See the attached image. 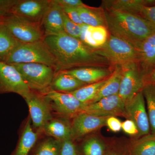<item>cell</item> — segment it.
I'll return each mask as SVG.
<instances>
[{
    "instance_id": "6da1fadb",
    "label": "cell",
    "mask_w": 155,
    "mask_h": 155,
    "mask_svg": "<svg viewBox=\"0 0 155 155\" xmlns=\"http://www.w3.org/2000/svg\"><path fill=\"white\" fill-rule=\"evenodd\" d=\"M55 58L58 71L84 67H113L96 49L64 33L44 39Z\"/></svg>"
},
{
    "instance_id": "7a4b0ae2",
    "label": "cell",
    "mask_w": 155,
    "mask_h": 155,
    "mask_svg": "<svg viewBox=\"0 0 155 155\" xmlns=\"http://www.w3.org/2000/svg\"><path fill=\"white\" fill-rule=\"evenodd\" d=\"M105 11L110 34L127 42L136 50L155 32V26L140 15L108 9Z\"/></svg>"
},
{
    "instance_id": "3957f363",
    "label": "cell",
    "mask_w": 155,
    "mask_h": 155,
    "mask_svg": "<svg viewBox=\"0 0 155 155\" xmlns=\"http://www.w3.org/2000/svg\"><path fill=\"white\" fill-rule=\"evenodd\" d=\"M6 63L9 64L38 63L54 67L58 72L57 61L44 40L22 43L15 49Z\"/></svg>"
},
{
    "instance_id": "277c9868",
    "label": "cell",
    "mask_w": 155,
    "mask_h": 155,
    "mask_svg": "<svg viewBox=\"0 0 155 155\" xmlns=\"http://www.w3.org/2000/svg\"><path fill=\"white\" fill-rule=\"evenodd\" d=\"M11 65L18 70L31 90L42 94L51 90V84L57 72L55 68L38 63Z\"/></svg>"
},
{
    "instance_id": "5b68a950",
    "label": "cell",
    "mask_w": 155,
    "mask_h": 155,
    "mask_svg": "<svg viewBox=\"0 0 155 155\" xmlns=\"http://www.w3.org/2000/svg\"><path fill=\"white\" fill-rule=\"evenodd\" d=\"M100 54L107 60L111 66L122 67L137 64V51L129 43L110 34L104 45L96 49Z\"/></svg>"
},
{
    "instance_id": "8992f818",
    "label": "cell",
    "mask_w": 155,
    "mask_h": 155,
    "mask_svg": "<svg viewBox=\"0 0 155 155\" xmlns=\"http://www.w3.org/2000/svg\"><path fill=\"white\" fill-rule=\"evenodd\" d=\"M43 94L54 117L71 119L80 113L85 106L69 93L50 90Z\"/></svg>"
},
{
    "instance_id": "52a82bcc",
    "label": "cell",
    "mask_w": 155,
    "mask_h": 155,
    "mask_svg": "<svg viewBox=\"0 0 155 155\" xmlns=\"http://www.w3.org/2000/svg\"><path fill=\"white\" fill-rule=\"evenodd\" d=\"M3 25L22 43L33 42L45 38L41 24L29 22L15 15L4 17Z\"/></svg>"
},
{
    "instance_id": "ba28073f",
    "label": "cell",
    "mask_w": 155,
    "mask_h": 155,
    "mask_svg": "<svg viewBox=\"0 0 155 155\" xmlns=\"http://www.w3.org/2000/svg\"><path fill=\"white\" fill-rule=\"evenodd\" d=\"M122 78L118 94L126 104L142 91L147 82V79L140 70L137 64H130L122 67Z\"/></svg>"
},
{
    "instance_id": "9c48e42d",
    "label": "cell",
    "mask_w": 155,
    "mask_h": 155,
    "mask_svg": "<svg viewBox=\"0 0 155 155\" xmlns=\"http://www.w3.org/2000/svg\"><path fill=\"white\" fill-rule=\"evenodd\" d=\"M125 118L133 121L138 130L137 139L150 134V126L142 91L125 104Z\"/></svg>"
},
{
    "instance_id": "30bf717a",
    "label": "cell",
    "mask_w": 155,
    "mask_h": 155,
    "mask_svg": "<svg viewBox=\"0 0 155 155\" xmlns=\"http://www.w3.org/2000/svg\"><path fill=\"white\" fill-rule=\"evenodd\" d=\"M31 91L15 67L0 62V94L14 93L25 99Z\"/></svg>"
},
{
    "instance_id": "8fae6325",
    "label": "cell",
    "mask_w": 155,
    "mask_h": 155,
    "mask_svg": "<svg viewBox=\"0 0 155 155\" xmlns=\"http://www.w3.org/2000/svg\"><path fill=\"white\" fill-rule=\"evenodd\" d=\"M25 100L29 109L34 129L42 133L45 125L53 117L47 101L43 94L32 91Z\"/></svg>"
},
{
    "instance_id": "7c38bea8",
    "label": "cell",
    "mask_w": 155,
    "mask_h": 155,
    "mask_svg": "<svg viewBox=\"0 0 155 155\" xmlns=\"http://www.w3.org/2000/svg\"><path fill=\"white\" fill-rule=\"evenodd\" d=\"M109 117L99 116L85 113H79L71 119L72 140L76 142L106 126Z\"/></svg>"
},
{
    "instance_id": "4fadbf2b",
    "label": "cell",
    "mask_w": 155,
    "mask_h": 155,
    "mask_svg": "<svg viewBox=\"0 0 155 155\" xmlns=\"http://www.w3.org/2000/svg\"><path fill=\"white\" fill-rule=\"evenodd\" d=\"M51 3V0H17L11 9L10 15L41 25Z\"/></svg>"
},
{
    "instance_id": "5bb4252c",
    "label": "cell",
    "mask_w": 155,
    "mask_h": 155,
    "mask_svg": "<svg viewBox=\"0 0 155 155\" xmlns=\"http://www.w3.org/2000/svg\"><path fill=\"white\" fill-rule=\"evenodd\" d=\"M125 104L116 94L103 98L97 102L84 106L81 112L99 116L125 118Z\"/></svg>"
},
{
    "instance_id": "9a60e30c",
    "label": "cell",
    "mask_w": 155,
    "mask_h": 155,
    "mask_svg": "<svg viewBox=\"0 0 155 155\" xmlns=\"http://www.w3.org/2000/svg\"><path fill=\"white\" fill-rule=\"evenodd\" d=\"M137 51V66L147 81L155 69V32L142 42Z\"/></svg>"
},
{
    "instance_id": "2e32d148",
    "label": "cell",
    "mask_w": 155,
    "mask_h": 155,
    "mask_svg": "<svg viewBox=\"0 0 155 155\" xmlns=\"http://www.w3.org/2000/svg\"><path fill=\"white\" fill-rule=\"evenodd\" d=\"M62 12V8L55 2L54 0H51L49 7L46 12L41 23L45 37L65 32Z\"/></svg>"
},
{
    "instance_id": "e0dca14e",
    "label": "cell",
    "mask_w": 155,
    "mask_h": 155,
    "mask_svg": "<svg viewBox=\"0 0 155 155\" xmlns=\"http://www.w3.org/2000/svg\"><path fill=\"white\" fill-rule=\"evenodd\" d=\"M114 67H84L63 70L87 84L96 83L110 76Z\"/></svg>"
},
{
    "instance_id": "ac0fdd59",
    "label": "cell",
    "mask_w": 155,
    "mask_h": 155,
    "mask_svg": "<svg viewBox=\"0 0 155 155\" xmlns=\"http://www.w3.org/2000/svg\"><path fill=\"white\" fill-rule=\"evenodd\" d=\"M42 134L34 129L29 115L22 126L17 147L11 155H30Z\"/></svg>"
},
{
    "instance_id": "d6986e66",
    "label": "cell",
    "mask_w": 155,
    "mask_h": 155,
    "mask_svg": "<svg viewBox=\"0 0 155 155\" xmlns=\"http://www.w3.org/2000/svg\"><path fill=\"white\" fill-rule=\"evenodd\" d=\"M42 131L43 134L61 141L72 139L71 119L53 116L45 125Z\"/></svg>"
},
{
    "instance_id": "ffe728a7",
    "label": "cell",
    "mask_w": 155,
    "mask_h": 155,
    "mask_svg": "<svg viewBox=\"0 0 155 155\" xmlns=\"http://www.w3.org/2000/svg\"><path fill=\"white\" fill-rule=\"evenodd\" d=\"M80 40L93 48L98 49L105 45L110 33L104 26H91L84 24L81 26Z\"/></svg>"
},
{
    "instance_id": "44dd1931",
    "label": "cell",
    "mask_w": 155,
    "mask_h": 155,
    "mask_svg": "<svg viewBox=\"0 0 155 155\" xmlns=\"http://www.w3.org/2000/svg\"><path fill=\"white\" fill-rule=\"evenodd\" d=\"M155 6V0H106L102 1L104 9L127 12L139 15L143 7Z\"/></svg>"
},
{
    "instance_id": "7402d4cb",
    "label": "cell",
    "mask_w": 155,
    "mask_h": 155,
    "mask_svg": "<svg viewBox=\"0 0 155 155\" xmlns=\"http://www.w3.org/2000/svg\"><path fill=\"white\" fill-rule=\"evenodd\" d=\"M108 138H106L100 130L90 134L81 140L79 146L82 155H105Z\"/></svg>"
},
{
    "instance_id": "603a6c76",
    "label": "cell",
    "mask_w": 155,
    "mask_h": 155,
    "mask_svg": "<svg viewBox=\"0 0 155 155\" xmlns=\"http://www.w3.org/2000/svg\"><path fill=\"white\" fill-rule=\"evenodd\" d=\"M81 21L91 26H104L107 28L105 9L102 7H90L84 5L76 8Z\"/></svg>"
},
{
    "instance_id": "cb8c5ba5",
    "label": "cell",
    "mask_w": 155,
    "mask_h": 155,
    "mask_svg": "<svg viewBox=\"0 0 155 155\" xmlns=\"http://www.w3.org/2000/svg\"><path fill=\"white\" fill-rule=\"evenodd\" d=\"M86 84L64 71H59L56 72L54 76L50 89L60 92L69 93L76 90Z\"/></svg>"
},
{
    "instance_id": "d4e9b609",
    "label": "cell",
    "mask_w": 155,
    "mask_h": 155,
    "mask_svg": "<svg viewBox=\"0 0 155 155\" xmlns=\"http://www.w3.org/2000/svg\"><path fill=\"white\" fill-rule=\"evenodd\" d=\"M122 72L123 69L122 67L115 66L112 75L108 78L105 83L100 89L89 104L97 102L103 98L118 94L122 80Z\"/></svg>"
},
{
    "instance_id": "484cf974",
    "label": "cell",
    "mask_w": 155,
    "mask_h": 155,
    "mask_svg": "<svg viewBox=\"0 0 155 155\" xmlns=\"http://www.w3.org/2000/svg\"><path fill=\"white\" fill-rule=\"evenodd\" d=\"M44 135L43 138L40 137L30 155H61L63 142Z\"/></svg>"
},
{
    "instance_id": "4316f807",
    "label": "cell",
    "mask_w": 155,
    "mask_h": 155,
    "mask_svg": "<svg viewBox=\"0 0 155 155\" xmlns=\"http://www.w3.org/2000/svg\"><path fill=\"white\" fill-rule=\"evenodd\" d=\"M22 43L11 34L5 25L1 26L0 27V62L6 63L13 52Z\"/></svg>"
},
{
    "instance_id": "83f0119b",
    "label": "cell",
    "mask_w": 155,
    "mask_h": 155,
    "mask_svg": "<svg viewBox=\"0 0 155 155\" xmlns=\"http://www.w3.org/2000/svg\"><path fill=\"white\" fill-rule=\"evenodd\" d=\"M131 155H155V136L150 134L130 139Z\"/></svg>"
},
{
    "instance_id": "f1b7e54d",
    "label": "cell",
    "mask_w": 155,
    "mask_h": 155,
    "mask_svg": "<svg viewBox=\"0 0 155 155\" xmlns=\"http://www.w3.org/2000/svg\"><path fill=\"white\" fill-rule=\"evenodd\" d=\"M150 126V134L155 136V83L148 82L142 90Z\"/></svg>"
},
{
    "instance_id": "f546056e",
    "label": "cell",
    "mask_w": 155,
    "mask_h": 155,
    "mask_svg": "<svg viewBox=\"0 0 155 155\" xmlns=\"http://www.w3.org/2000/svg\"><path fill=\"white\" fill-rule=\"evenodd\" d=\"M107 78L96 83L86 84L80 88L69 92L85 106L89 104Z\"/></svg>"
},
{
    "instance_id": "4dcf8cb0",
    "label": "cell",
    "mask_w": 155,
    "mask_h": 155,
    "mask_svg": "<svg viewBox=\"0 0 155 155\" xmlns=\"http://www.w3.org/2000/svg\"><path fill=\"white\" fill-rule=\"evenodd\" d=\"M63 22L64 31L68 35L74 38L80 40L81 34V26L75 24L71 21L63 10Z\"/></svg>"
},
{
    "instance_id": "1f68e13d",
    "label": "cell",
    "mask_w": 155,
    "mask_h": 155,
    "mask_svg": "<svg viewBox=\"0 0 155 155\" xmlns=\"http://www.w3.org/2000/svg\"><path fill=\"white\" fill-rule=\"evenodd\" d=\"M124 137L108 138L107 147L105 155H123L119 152L124 141Z\"/></svg>"
},
{
    "instance_id": "d6a6232c",
    "label": "cell",
    "mask_w": 155,
    "mask_h": 155,
    "mask_svg": "<svg viewBox=\"0 0 155 155\" xmlns=\"http://www.w3.org/2000/svg\"><path fill=\"white\" fill-rule=\"evenodd\" d=\"M61 155H82L79 145L72 139L62 142Z\"/></svg>"
},
{
    "instance_id": "836d02e7",
    "label": "cell",
    "mask_w": 155,
    "mask_h": 155,
    "mask_svg": "<svg viewBox=\"0 0 155 155\" xmlns=\"http://www.w3.org/2000/svg\"><path fill=\"white\" fill-rule=\"evenodd\" d=\"M122 129L125 133L132 137V138L137 139L138 130L135 123L129 119L122 122Z\"/></svg>"
},
{
    "instance_id": "e575fe53",
    "label": "cell",
    "mask_w": 155,
    "mask_h": 155,
    "mask_svg": "<svg viewBox=\"0 0 155 155\" xmlns=\"http://www.w3.org/2000/svg\"><path fill=\"white\" fill-rule=\"evenodd\" d=\"M17 0H0V17L10 15V12Z\"/></svg>"
},
{
    "instance_id": "d590c367",
    "label": "cell",
    "mask_w": 155,
    "mask_h": 155,
    "mask_svg": "<svg viewBox=\"0 0 155 155\" xmlns=\"http://www.w3.org/2000/svg\"><path fill=\"white\" fill-rule=\"evenodd\" d=\"M139 15L155 26V6L143 7L140 11Z\"/></svg>"
},
{
    "instance_id": "8d00e7d4",
    "label": "cell",
    "mask_w": 155,
    "mask_h": 155,
    "mask_svg": "<svg viewBox=\"0 0 155 155\" xmlns=\"http://www.w3.org/2000/svg\"><path fill=\"white\" fill-rule=\"evenodd\" d=\"M62 9L69 19L75 24L81 26L84 24L81 21L76 8H63Z\"/></svg>"
},
{
    "instance_id": "74e56055",
    "label": "cell",
    "mask_w": 155,
    "mask_h": 155,
    "mask_svg": "<svg viewBox=\"0 0 155 155\" xmlns=\"http://www.w3.org/2000/svg\"><path fill=\"white\" fill-rule=\"evenodd\" d=\"M122 122L115 116L108 117L106 121V126L114 132H118L122 130Z\"/></svg>"
},
{
    "instance_id": "f35d334b",
    "label": "cell",
    "mask_w": 155,
    "mask_h": 155,
    "mask_svg": "<svg viewBox=\"0 0 155 155\" xmlns=\"http://www.w3.org/2000/svg\"><path fill=\"white\" fill-rule=\"evenodd\" d=\"M54 1L61 8H77L85 5L80 0H54Z\"/></svg>"
},
{
    "instance_id": "ab89813d",
    "label": "cell",
    "mask_w": 155,
    "mask_h": 155,
    "mask_svg": "<svg viewBox=\"0 0 155 155\" xmlns=\"http://www.w3.org/2000/svg\"><path fill=\"white\" fill-rule=\"evenodd\" d=\"M151 82L155 83V69L153 72H152L151 75H150L148 79L147 82Z\"/></svg>"
},
{
    "instance_id": "60d3db41",
    "label": "cell",
    "mask_w": 155,
    "mask_h": 155,
    "mask_svg": "<svg viewBox=\"0 0 155 155\" xmlns=\"http://www.w3.org/2000/svg\"><path fill=\"white\" fill-rule=\"evenodd\" d=\"M3 25V18L0 17V27Z\"/></svg>"
}]
</instances>
